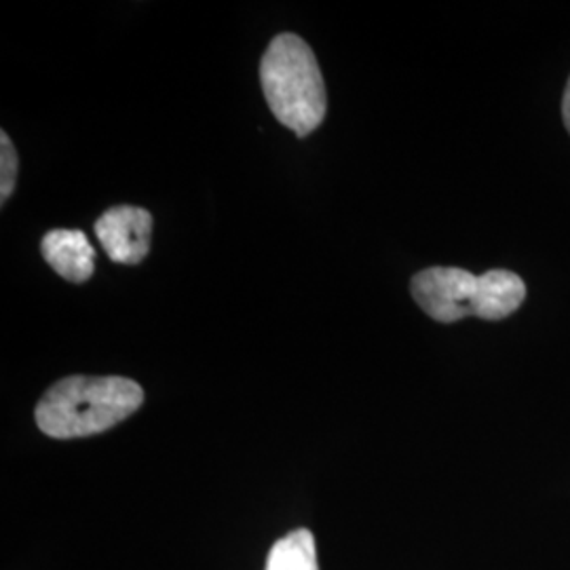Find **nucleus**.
<instances>
[{"instance_id":"nucleus-1","label":"nucleus","mask_w":570,"mask_h":570,"mask_svg":"<svg viewBox=\"0 0 570 570\" xmlns=\"http://www.w3.org/2000/svg\"><path fill=\"white\" fill-rule=\"evenodd\" d=\"M142 402V387L131 379L68 376L45 391L35 416L45 435L72 440L119 425Z\"/></svg>"},{"instance_id":"nucleus-2","label":"nucleus","mask_w":570,"mask_h":570,"mask_svg":"<svg viewBox=\"0 0 570 570\" xmlns=\"http://www.w3.org/2000/svg\"><path fill=\"white\" fill-rule=\"evenodd\" d=\"M261 85L275 119L298 138L313 134L326 117L327 96L315 53L301 37H275L261 60Z\"/></svg>"},{"instance_id":"nucleus-3","label":"nucleus","mask_w":570,"mask_h":570,"mask_svg":"<svg viewBox=\"0 0 570 570\" xmlns=\"http://www.w3.org/2000/svg\"><path fill=\"white\" fill-rule=\"evenodd\" d=\"M412 298L440 324H454L473 315L478 277L459 266H431L412 277Z\"/></svg>"},{"instance_id":"nucleus-4","label":"nucleus","mask_w":570,"mask_h":570,"mask_svg":"<svg viewBox=\"0 0 570 570\" xmlns=\"http://www.w3.org/2000/svg\"><path fill=\"white\" fill-rule=\"evenodd\" d=\"M96 235L112 263L138 265L150 249L153 216L144 207H110L98 218Z\"/></svg>"},{"instance_id":"nucleus-5","label":"nucleus","mask_w":570,"mask_h":570,"mask_svg":"<svg viewBox=\"0 0 570 570\" xmlns=\"http://www.w3.org/2000/svg\"><path fill=\"white\" fill-rule=\"evenodd\" d=\"M41 252L60 277L72 284L87 282L96 271V249L87 235L75 228H53L41 242Z\"/></svg>"},{"instance_id":"nucleus-6","label":"nucleus","mask_w":570,"mask_h":570,"mask_svg":"<svg viewBox=\"0 0 570 570\" xmlns=\"http://www.w3.org/2000/svg\"><path fill=\"white\" fill-rule=\"evenodd\" d=\"M527 298V285L520 275L492 268L489 273L478 277V296L473 315L487 322H499L515 313Z\"/></svg>"},{"instance_id":"nucleus-7","label":"nucleus","mask_w":570,"mask_h":570,"mask_svg":"<svg viewBox=\"0 0 570 570\" xmlns=\"http://www.w3.org/2000/svg\"><path fill=\"white\" fill-rule=\"evenodd\" d=\"M266 570H320L313 532L292 530L279 539L268 551Z\"/></svg>"},{"instance_id":"nucleus-8","label":"nucleus","mask_w":570,"mask_h":570,"mask_svg":"<svg viewBox=\"0 0 570 570\" xmlns=\"http://www.w3.org/2000/svg\"><path fill=\"white\" fill-rule=\"evenodd\" d=\"M18 178V153L9 136L0 134V204H7Z\"/></svg>"},{"instance_id":"nucleus-9","label":"nucleus","mask_w":570,"mask_h":570,"mask_svg":"<svg viewBox=\"0 0 570 570\" xmlns=\"http://www.w3.org/2000/svg\"><path fill=\"white\" fill-rule=\"evenodd\" d=\"M562 117H564V125H567L570 134V79L567 91H564V100H562Z\"/></svg>"}]
</instances>
